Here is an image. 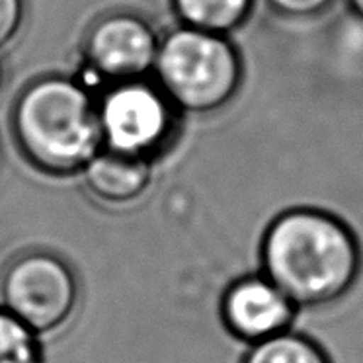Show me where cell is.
Wrapping results in <instances>:
<instances>
[{
  "label": "cell",
  "mask_w": 363,
  "mask_h": 363,
  "mask_svg": "<svg viewBox=\"0 0 363 363\" xmlns=\"http://www.w3.org/2000/svg\"><path fill=\"white\" fill-rule=\"evenodd\" d=\"M152 72L174 110L191 116L221 111L242 84V61L229 38L186 26L160 40Z\"/></svg>",
  "instance_id": "3"
},
{
  "label": "cell",
  "mask_w": 363,
  "mask_h": 363,
  "mask_svg": "<svg viewBox=\"0 0 363 363\" xmlns=\"http://www.w3.org/2000/svg\"><path fill=\"white\" fill-rule=\"evenodd\" d=\"M269 9L285 20H313L324 14L334 0H266Z\"/></svg>",
  "instance_id": "12"
},
{
  "label": "cell",
  "mask_w": 363,
  "mask_h": 363,
  "mask_svg": "<svg viewBox=\"0 0 363 363\" xmlns=\"http://www.w3.org/2000/svg\"><path fill=\"white\" fill-rule=\"evenodd\" d=\"M12 133L30 164L53 176L82 172L102 149L98 102L77 80L43 77L22 90Z\"/></svg>",
  "instance_id": "2"
},
{
  "label": "cell",
  "mask_w": 363,
  "mask_h": 363,
  "mask_svg": "<svg viewBox=\"0 0 363 363\" xmlns=\"http://www.w3.org/2000/svg\"><path fill=\"white\" fill-rule=\"evenodd\" d=\"M82 176L86 190L96 199L111 206H125L149 190L152 166L149 158L102 147L82 168Z\"/></svg>",
  "instance_id": "8"
},
{
  "label": "cell",
  "mask_w": 363,
  "mask_h": 363,
  "mask_svg": "<svg viewBox=\"0 0 363 363\" xmlns=\"http://www.w3.org/2000/svg\"><path fill=\"white\" fill-rule=\"evenodd\" d=\"M240 363H332L318 342L291 330L248 346Z\"/></svg>",
  "instance_id": "10"
},
{
  "label": "cell",
  "mask_w": 363,
  "mask_h": 363,
  "mask_svg": "<svg viewBox=\"0 0 363 363\" xmlns=\"http://www.w3.org/2000/svg\"><path fill=\"white\" fill-rule=\"evenodd\" d=\"M2 84H4V65L0 61V90H2Z\"/></svg>",
  "instance_id": "15"
},
{
  "label": "cell",
  "mask_w": 363,
  "mask_h": 363,
  "mask_svg": "<svg viewBox=\"0 0 363 363\" xmlns=\"http://www.w3.org/2000/svg\"><path fill=\"white\" fill-rule=\"evenodd\" d=\"M362 264L354 230L323 209H287L262 235L260 272L299 311L344 299L357 284Z\"/></svg>",
  "instance_id": "1"
},
{
  "label": "cell",
  "mask_w": 363,
  "mask_h": 363,
  "mask_svg": "<svg viewBox=\"0 0 363 363\" xmlns=\"http://www.w3.org/2000/svg\"><path fill=\"white\" fill-rule=\"evenodd\" d=\"M0 363H43L38 334L0 307Z\"/></svg>",
  "instance_id": "11"
},
{
  "label": "cell",
  "mask_w": 363,
  "mask_h": 363,
  "mask_svg": "<svg viewBox=\"0 0 363 363\" xmlns=\"http://www.w3.org/2000/svg\"><path fill=\"white\" fill-rule=\"evenodd\" d=\"M347 9L363 24V0H346Z\"/></svg>",
  "instance_id": "14"
},
{
  "label": "cell",
  "mask_w": 363,
  "mask_h": 363,
  "mask_svg": "<svg viewBox=\"0 0 363 363\" xmlns=\"http://www.w3.org/2000/svg\"><path fill=\"white\" fill-rule=\"evenodd\" d=\"M79 303L71 266L53 252L30 250L12 258L0 274V307L35 334L63 326Z\"/></svg>",
  "instance_id": "4"
},
{
  "label": "cell",
  "mask_w": 363,
  "mask_h": 363,
  "mask_svg": "<svg viewBox=\"0 0 363 363\" xmlns=\"http://www.w3.org/2000/svg\"><path fill=\"white\" fill-rule=\"evenodd\" d=\"M102 147L152 160L170 141L174 106L150 82H116L98 100Z\"/></svg>",
  "instance_id": "5"
},
{
  "label": "cell",
  "mask_w": 363,
  "mask_h": 363,
  "mask_svg": "<svg viewBox=\"0 0 363 363\" xmlns=\"http://www.w3.org/2000/svg\"><path fill=\"white\" fill-rule=\"evenodd\" d=\"M158 40L155 28L133 12H111L96 20L84 38V57L104 80H141L157 63Z\"/></svg>",
  "instance_id": "6"
},
{
  "label": "cell",
  "mask_w": 363,
  "mask_h": 363,
  "mask_svg": "<svg viewBox=\"0 0 363 363\" xmlns=\"http://www.w3.org/2000/svg\"><path fill=\"white\" fill-rule=\"evenodd\" d=\"M299 308L264 274L230 281L219 301L225 330L248 346L291 330Z\"/></svg>",
  "instance_id": "7"
},
{
  "label": "cell",
  "mask_w": 363,
  "mask_h": 363,
  "mask_svg": "<svg viewBox=\"0 0 363 363\" xmlns=\"http://www.w3.org/2000/svg\"><path fill=\"white\" fill-rule=\"evenodd\" d=\"M26 18V0H0V48L16 38Z\"/></svg>",
  "instance_id": "13"
},
{
  "label": "cell",
  "mask_w": 363,
  "mask_h": 363,
  "mask_svg": "<svg viewBox=\"0 0 363 363\" xmlns=\"http://www.w3.org/2000/svg\"><path fill=\"white\" fill-rule=\"evenodd\" d=\"M252 9L254 0H172L182 26L227 38L246 24Z\"/></svg>",
  "instance_id": "9"
}]
</instances>
